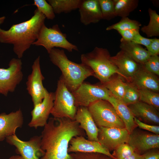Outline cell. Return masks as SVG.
<instances>
[{
    "mask_svg": "<svg viewBox=\"0 0 159 159\" xmlns=\"http://www.w3.org/2000/svg\"><path fill=\"white\" fill-rule=\"evenodd\" d=\"M97 127L125 128L112 105L108 101L100 100L87 107Z\"/></svg>",
    "mask_w": 159,
    "mask_h": 159,
    "instance_id": "cell-7",
    "label": "cell"
},
{
    "mask_svg": "<svg viewBox=\"0 0 159 159\" xmlns=\"http://www.w3.org/2000/svg\"><path fill=\"white\" fill-rule=\"evenodd\" d=\"M46 17L37 9L29 19L13 24L8 30L0 28V42L12 44L14 52L20 59L37 40Z\"/></svg>",
    "mask_w": 159,
    "mask_h": 159,
    "instance_id": "cell-2",
    "label": "cell"
},
{
    "mask_svg": "<svg viewBox=\"0 0 159 159\" xmlns=\"http://www.w3.org/2000/svg\"><path fill=\"white\" fill-rule=\"evenodd\" d=\"M74 120L84 131L88 140L98 141V128L87 107H78Z\"/></svg>",
    "mask_w": 159,
    "mask_h": 159,
    "instance_id": "cell-20",
    "label": "cell"
},
{
    "mask_svg": "<svg viewBox=\"0 0 159 159\" xmlns=\"http://www.w3.org/2000/svg\"><path fill=\"white\" fill-rule=\"evenodd\" d=\"M120 41L121 50L139 64H144L151 56L148 51L140 45L125 41L122 38Z\"/></svg>",
    "mask_w": 159,
    "mask_h": 159,
    "instance_id": "cell-23",
    "label": "cell"
},
{
    "mask_svg": "<svg viewBox=\"0 0 159 159\" xmlns=\"http://www.w3.org/2000/svg\"><path fill=\"white\" fill-rule=\"evenodd\" d=\"M66 34L63 33L57 24L48 28L44 24L37 40L33 45L44 47L49 54L55 47L65 49L69 52L78 50L77 47L67 39Z\"/></svg>",
    "mask_w": 159,
    "mask_h": 159,
    "instance_id": "cell-6",
    "label": "cell"
},
{
    "mask_svg": "<svg viewBox=\"0 0 159 159\" xmlns=\"http://www.w3.org/2000/svg\"><path fill=\"white\" fill-rule=\"evenodd\" d=\"M108 101L113 106L125 128L130 133L137 126L134 121V117L128 106L112 94Z\"/></svg>",
    "mask_w": 159,
    "mask_h": 159,
    "instance_id": "cell-22",
    "label": "cell"
},
{
    "mask_svg": "<svg viewBox=\"0 0 159 159\" xmlns=\"http://www.w3.org/2000/svg\"><path fill=\"white\" fill-rule=\"evenodd\" d=\"M135 128L129 134L127 143L139 153L159 148V135Z\"/></svg>",
    "mask_w": 159,
    "mask_h": 159,
    "instance_id": "cell-13",
    "label": "cell"
},
{
    "mask_svg": "<svg viewBox=\"0 0 159 159\" xmlns=\"http://www.w3.org/2000/svg\"><path fill=\"white\" fill-rule=\"evenodd\" d=\"M140 101L150 105L159 111V94L146 89L138 90Z\"/></svg>",
    "mask_w": 159,
    "mask_h": 159,
    "instance_id": "cell-29",
    "label": "cell"
},
{
    "mask_svg": "<svg viewBox=\"0 0 159 159\" xmlns=\"http://www.w3.org/2000/svg\"><path fill=\"white\" fill-rule=\"evenodd\" d=\"M40 61L39 56L33 63L31 73L28 76L26 83V90L34 105L42 101L47 91L43 84L44 78L41 72Z\"/></svg>",
    "mask_w": 159,
    "mask_h": 159,
    "instance_id": "cell-11",
    "label": "cell"
},
{
    "mask_svg": "<svg viewBox=\"0 0 159 159\" xmlns=\"http://www.w3.org/2000/svg\"><path fill=\"white\" fill-rule=\"evenodd\" d=\"M5 18L4 16L0 17V25L4 22Z\"/></svg>",
    "mask_w": 159,
    "mask_h": 159,
    "instance_id": "cell-43",
    "label": "cell"
},
{
    "mask_svg": "<svg viewBox=\"0 0 159 159\" xmlns=\"http://www.w3.org/2000/svg\"><path fill=\"white\" fill-rule=\"evenodd\" d=\"M24 117L22 111L19 108L15 112L7 114H0V141L10 136L16 134V129L22 127Z\"/></svg>",
    "mask_w": 159,
    "mask_h": 159,
    "instance_id": "cell-15",
    "label": "cell"
},
{
    "mask_svg": "<svg viewBox=\"0 0 159 159\" xmlns=\"http://www.w3.org/2000/svg\"><path fill=\"white\" fill-rule=\"evenodd\" d=\"M54 94V104L51 112L53 117L74 120L77 108L74 98L61 77L58 81Z\"/></svg>",
    "mask_w": 159,
    "mask_h": 159,
    "instance_id": "cell-5",
    "label": "cell"
},
{
    "mask_svg": "<svg viewBox=\"0 0 159 159\" xmlns=\"http://www.w3.org/2000/svg\"><path fill=\"white\" fill-rule=\"evenodd\" d=\"M81 22L85 25L102 19L98 0H81L78 7Z\"/></svg>",
    "mask_w": 159,
    "mask_h": 159,
    "instance_id": "cell-19",
    "label": "cell"
},
{
    "mask_svg": "<svg viewBox=\"0 0 159 159\" xmlns=\"http://www.w3.org/2000/svg\"><path fill=\"white\" fill-rule=\"evenodd\" d=\"M5 139L8 144L15 147L17 153L24 159H39L44 154L41 148V135L34 136L29 140L24 141L15 134Z\"/></svg>",
    "mask_w": 159,
    "mask_h": 159,
    "instance_id": "cell-10",
    "label": "cell"
},
{
    "mask_svg": "<svg viewBox=\"0 0 159 159\" xmlns=\"http://www.w3.org/2000/svg\"><path fill=\"white\" fill-rule=\"evenodd\" d=\"M138 90H148L158 92L159 80L157 76L146 70L143 64H140L138 70L129 82Z\"/></svg>",
    "mask_w": 159,
    "mask_h": 159,
    "instance_id": "cell-17",
    "label": "cell"
},
{
    "mask_svg": "<svg viewBox=\"0 0 159 159\" xmlns=\"http://www.w3.org/2000/svg\"><path fill=\"white\" fill-rule=\"evenodd\" d=\"M22 64L20 59L13 58L7 68H0V94L6 96L15 91L23 79Z\"/></svg>",
    "mask_w": 159,
    "mask_h": 159,
    "instance_id": "cell-9",
    "label": "cell"
},
{
    "mask_svg": "<svg viewBox=\"0 0 159 159\" xmlns=\"http://www.w3.org/2000/svg\"><path fill=\"white\" fill-rule=\"evenodd\" d=\"M8 159H24L20 155H13L10 157Z\"/></svg>",
    "mask_w": 159,
    "mask_h": 159,
    "instance_id": "cell-42",
    "label": "cell"
},
{
    "mask_svg": "<svg viewBox=\"0 0 159 159\" xmlns=\"http://www.w3.org/2000/svg\"><path fill=\"white\" fill-rule=\"evenodd\" d=\"M134 152L133 148L125 143L121 144L113 150L112 155L116 159H124Z\"/></svg>",
    "mask_w": 159,
    "mask_h": 159,
    "instance_id": "cell-33",
    "label": "cell"
},
{
    "mask_svg": "<svg viewBox=\"0 0 159 159\" xmlns=\"http://www.w3.org/2000/svg\"><path fill=\"white\" fill-rule=\"evenodd\" d=\"M145 69L157 76L159 75V57L156 55L151 56L144 64Z\"/></svg>",
    "mask_w": 159,
    "mask_h": 159,
    "instance_id": "cell-35",
    "label": "cell"
},
{
    "mask_svg": "<svg viewBox=\"0 0 159 159\" xmlns=\"http://www.w3.org/2000/svg\"><path fill=\"white\" fill-rule=\"evenodd\" d=\"M134 117L148 124L158 125V111L153 107L142 101L128 105Z\"/></svg>",
    "mask_w": 159,
    "mask_h": 159,
    "instance_id": "cell-18",
    "label": "cell"
},
{
    "mask_svg": "<svg viewBox=\"0 0 159 159\" xmlns=\"http://www.w3.org/2000/svg\"><path fill=\"white\" fill-rule=\"evenodd\" d=\"M121 76L116 74L102 84L111 93L118 99L122 100L125 94L126 83Z\"/></svg>",
    "mask_w": 159,
    "mask_h": 159,
    "instance_id": "cell-24",
    "label": "cell"
},
{
    "mask_svg": "<svg viewBox=\"0 0 159 159\" xmlns=\"http://www.w3.org/2000/svg\"><path fill=\"white\" fill-rule=\"evenodd\" d=\"M115 17H127L137 7L138 0H113Z\"/></svg>",
    "mask_w": 159,
    "mask_h": 159,
    "instance_id": "cell-25",
    "label": "cell"
},
{
    "mask_svg": "<svg viewBox=\"0 0 159 159\" xmlns=\"http://www.w3.org/2000/svg\"><path fill=\"white\" fill-rule=\"evenodd\" d=\"M68 151L69 153L75 152L99 153L106 155L112 159H116L110 152L98 141L89 140L82 136L73 137L71 140Z\"/></svg>",
    "mask_w": 159,
    "mask_h": 159,
    "instance_id": "cell-16",
    "label": "cell"
},
{
    "mask_svg": "<svg viewBox=\"0 0 159 159\" xmlns=\"http://www.w3.org/2000/svg\"><path fill=\"white\" fill-rule=\"evenodd\" d=\"M110 59L128 82L136 73L140 66L121 50L115 55L111 56Z\"/></svg>",
    "mask_w": 159,
    "mask_h": 159,
    "instance_id": "cell-21",
    "label": "cell"
},
{
    "mask_svg": "<svg viewBox=\"0 0 159 159\" xmlns=\"http://www.w3.org/2000/svg\"><path fill=\"white\" fill-rule=\"evenodd\" d=\"M85 135L74 120L50 118L41 132V148L44 154L39 159H70L68 150L71 140Z\"/></svg>",
    "mask_w": 159,
    "mask_h": 159,
    "instance_id": "cell-1",
    "label": "cell"
},
{
    "mask_svg": "<svg viewBox=\"0 0 159 159\" xmlns=\"http://www.w3.org/2000/svg\"><path fill=\"white\" fill-rule=\"evenodd\" d=\"M150 21L148 24L144 26L141 31L148 37L159 36V15L156 11L150 8L148 9Z\"/></svg>",
    "mask_w": 159,
    "mask_h": 159,
    "instance_id": "cell-27",
    "label": "cell"
},
{
    "mask_svg": "<svg viewBox=\"0 0 159 159\" xmlns=\"http://www.w3.org/2000/svg\"><path fill=\"white\" fill-rule=\"evenodd\" d=\"M55 14L68 13L78 8L81 0H48Z\"/></svg>",
    "mask_w": 159,
    "mask_h": 159,
    "instance_id": "cell-26",
    "label": "cell"
},
{
    "mask_svg": "<svg viewBox=\"0 0 159 159\" xmlns=\"http://www.w3.org/2000/svg\"><path fill=\"white\" fill-rule=\"evenodd\" d=\"M34 5L37 9L49 19L53 20L55 17V13L52 6L45 0H34Z\"/></svg>",
    "mask_w": 159,
    "mask_h": 159,
    "instance_id": "cell-32",
    "label": "cell"
},
{
    "mask_svg": "<svg viewBox=\"0 0 159 159\" xmlns=\"http://www.w3.org/2000/svg\"><path fill=\"white\" fill-rule=\"evenodd\" d=\"M144 157V154L140 155L136 152H134L132 154L124 159H143Z\"/></svg>",
    "mask_w": 159,
    "mask_h": 159,
    "instance_id": "cell-41",
    "label": "cell"
},
{
    "mask_svg": "<svg viewBox=\"0 0 159 159\" xmlns=\"http://www.w3.org/2000/svg\"><path fill=\"white\" fill-rule=\"evenodd\" d=\"M134 121L140 129L146 130L154 134L159 135V126L153 125L143 122L134 117Z\"/></svg>",
    "mask_w": 159,
    "mask_h": 159,
    "instance_id": "cell-36",
    "label": "cell"
},
{
    "mask_svg": "<svg viewBox=\"0 0 159 159\" xmlns=\"http://www.w3.org/2000/svg\"><path fill=\"white\" fill-rule=\"evenodd\" d=\"M102 19L110 20L115 17L113 0H98Z\"/></svg>",
    "mask_w": 159,
    "mask_h": 159,
    "instance_id": "cell-31",
    "label": "cell"
},
{
    "mask_svg": "<svg viewBox=\"0 0 159 159\" xmlns=\"http://www.w3.org/2000/svg\"><path fill=\"white\" fill-rule=\"evenodd\" d=\"M69 154L70 159H112L106 155L97 153L75 152Z\"/></svg>",
    "mask_w": 159,
    "mask_h": 159,
    "instance_id": "cell-34",
    "label": "cell"
},
{
    "mask_svg": "<svg viewBox=\"0 0 159 159\" xmlns=\"http://www.w3.org/2000/svg\"><path fill=\"white\" fill-rule=\"evenodd\" d=\"M143 159H159V153L155 151L149 152L144 154Z\"/></svg>",
    "mask_w": 159,
    "mask_h": 159,
    "instance_id": "cell-40",
    "label": "cell"
},
{
    "mask_svg": "<svg viewBox=\"0 0 159 159\" xmlns=\"http://www.w3.org/2000/svg\"><path fill=\"white\" fill-rule=\"evenodd\" d=\"M49 54L50 61L61 71L60 77L71 92L76 90L87 77L94 76L93 71L88 66L69 60L63 49L54 48Z\"/></svg>",
    "mask_w": 159,
    "mask_h": 159,
    "instance_id": "cell-3",
    "label": "cell"
},
{
    "mask_svg": "<svg viewBox=\"0 0 159 159\" xmlns=\"http://www.w3.org/2000/svg\"><path fill=\"white\" fill-rule=\"evenodd\" d=\"M117 32L121 36L122 39L128 41H131L135 35L140 33L139 29H131Z\"/></svg>",
    "mask_w": 159,
    "mask_h": 159,
    "instance_id": "cell-37",
    "label": "cell"
},
{
    "mask_svg": "<svg viewBox=\"0 0 159 159\" xmlns=\"http://www.w3.org/2000/svg\"><path fill=\"white\" fill-rule=\"evenodd\" d=\"M71 92L77 108L81 107H87L91 104L99 100L108 101L112 95L102 84L100 85H93L84 82Z\"/></svg>",
    "mask_w": 159,
    "mask_h": 159,
    "instance_id": "cell-8",
    "label": "cell"
},
{
    "mask_svg": "<svg viewBox=\"0 0 159 159\" xmlns=\"http://www.w3.org/2000/svg\"><path fill=\"white\" fill-rule=\"evenodd\" d=\"M110 55L106 48L95 47L91 52L81 56V63L88 66L93 71L94 77L101 84L108 81L117 74L125 78L110 59Z\"/></svg>",
    "mask_w": 159,
    "mask_h": 159,
    "instance_id": "cell-4",
    "label": "cell"
},
{
    "mask_svg": "<svg viewBox=\"0 0 159 159\" xmlns=\"http://www.w3.org/2000/svg\"><path fill=\"white\" fill-rule=\"evenodd\" d=\"M141 23L137 21L131 19L127 17L122 18L118 22L107 27L106 30H115L117 31L131 29H139Z\"/></svg>",
    "mask_w": 159,
    "mask_h": 159,
    "instance_id": "cell-28",
    "label": "cell"
},
{
    "mask_svg": "<svg viewBox=\"0 0 159 159\" xmlns=\"http://www.w3.org/2000/svg\"><path fill=\"white\" fill-rule=\"evenodd\" d=\"M138 90L130 83L127 82L125 93L122 101L127 106L140 101Z\"/></svg>",
    "mask_w": 159,
    "mask_h": 159,
    "instance_id": "cell-30",
    "label": "cell"
},
{
    "mask_svg": "<svg viewBox=\"0 0 159 159\" xmlns=\"http://www.w3.org/2000/svg\"><path fill=\"white\" fill-rule=\"evenodd\" d=\"M98 129V141L110 152L127 142L129 133L125 128L100 127Z\"/></svg>",
    "mask_w": 159,
    "mask_h": 159,
    "instance_id": "cell-12",
    "label": "cell"
},
{
    "mask_svg": "<svg viewBox=\"0 0 159 159\" xmlns=\"http://www.w3.org/2000/svg\"><path fill=\"white\" fill-rule=\"evenodd\" d=\"M147 50L151 56L158 55L159 54V39H153L152 41L148 47L146 48Z\"/></svg>",
    "mask_w": 159,
    "mask_h": 159,
    "instance_id": "cell-38",
    "label": "cell"
},
{
    "mask_svg": "<svg viewBox=\"0 0 159 159\" xmlns=\"http://www.w3.org/2000/svg\"><path fill=\"white\" fill-rule=\"evenodd\" d=\"M152 40L153 39L144 37L139 33L135 35L131 41L137 44L144 45L147 48L150 45Z\"/></svg>",
    "mask_w": 159,
    "mask_h": 159,
    "instance_id": "cell-39",
    "label": "cell"
},
{
    "mask_svg": "<svg viewBox=\"0 0 159 159\" xmlns=\"http://www.w3.org/2000/svg\"><path fill=\"white\" fill-rule=\"evenodd\" d=\"M54 94L47 91L42 101L34 105L31 112L32 119L28 125L37 129L44 127L47 123L54 104Z\"/></svg>",
    "mask_w": 159,
    "mask_h": 159,
    "instance_id": "cell-14",
    "label": "cell"
}]
</instances>
